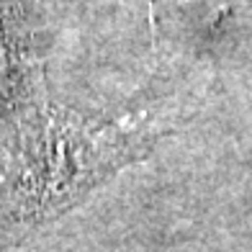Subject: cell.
<instances>
[{
    "label": "cell",
    "instance_id": "1",
    "mask_svg": "<svg viewBox=\"0 0 252 252\" xmlns=\"http://www.w3.org/2000/svg\"><path fill=\"white\" fill-rule=\"evenodd\" d=\"M134 119L95 121L57 106L33 0H0V198L8 229L72 206L139 150Z\"/></svg>",
    "mask_w": 252,
    "mask_h": 252
}]
</instances>
